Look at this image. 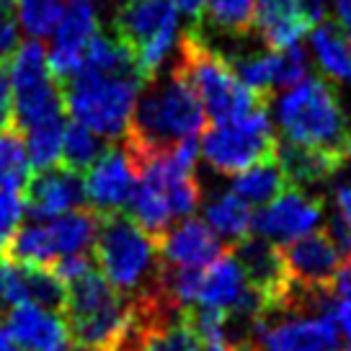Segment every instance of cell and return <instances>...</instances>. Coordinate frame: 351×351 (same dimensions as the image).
<instances>
[{
  "instance_id": "9",
  "label": "cell",
  "mask_w": 351,
  "mask_h": 351,
  "mask_svg": "<svg viewBox=\"0 0 351 351\" xmlns=\"http://www.w3.org/2000/svg\"><path fill=\"white\" fill-rule=\"evenodd\" d=\"M256 346L263 351H341V330L330 313H274L256 315Z\"/></svg>"
},
{
  "instance_id": "34",
  "label": "cell",
  "mask_w": 351,
  "mask_h": 351,
  "mask_svg": "<svg viewBox=\"0 0 351 351\" xmlns=\"http://www.w3.org/2000/svg\"><path fill=\"white\" fill-rule=\"evenodd\" d=\"M19 47V11L16 0H0V65H5Z\"/></svg>"
},
{
  "instance_id": "7",
  "label": "cell",
  "mask_w": 351,
  "mask_h": 351,
  "mask_svg": "<svg viewBox=\"0 0 351 351\" xmlns=\"http://www.w3.org/2000/svg\"><path fill=\"white\" fill-rule=\"evenodd\" d=\"M199 137L202 158L212 171L225 176L241 173L243 168L258 163L263 158H274L279 143L269 104H258L238 119L209 121Z\"/></svg>"
},
{
  "instance_id": "6",
  "label": "cell",
  "mask_w": 351,
  "mask_h": 351,
  "mask_svg": "<svg viewBox=\"0 0 351 351\" xmlns=\"http://www.w3.org/2000/svg\"><path fill=\"white\" fill-rule=\"evenodd\" d=\"M65 287L67 297L62 315L70 328V339L77 346L117 349L132 318L130 300L117 292L109 279L96 269L86 271Z\"/></svg>"
},
{
  "instance_id": "16",
  "label": "cell",
  "mask_w": 351,
  "mask_h": 351,
  "mask_svg": "<svg viewBox=\"0 0 351 351\" xmlns=\"http://www.w3.org/2000/svg\"><path fill=\"white\" fill-rule=\"evenodd\" d=\"M23 197H26V217L32 219H52L62 212L88 204L83 173L62 163L32 176L29 186L23 189Z\"/></svg>"
},
{
  "instance_id": "48",
  "label": "cell",
  "mask_w": 351,
  "mask_h": 351,
  "mask_svg": "<svg viewBox=\"0 0 351 351\" xmlns=\"http://www.w3.org/2000/svg\"><path fill=\"white\" fill-rule=\"evenodd\" d=\"M83 3H93V0H83Z\"/></svg>"
},
{
  "instance_id": "26",
  "label": "cell",
  "mask_w": 351,
  "mask_h": 351,
  "mask_svg": "<svg viewBox=\"0 0 351 351\" xmlns=\"http://www.w3.org/2000/svg\"><path fill=\"white\" fill-rule=\"evenodd\" d=\"M204 222L217 232L222 241L232 243L253 235V212L235 191H222L204 207Z\"/></svg>"
},
{
  "instance_id": "47",
  "label": "cell",
  "mask_w": 351,
  "mask_h": 351,
  "mask_svg": "<svg viewBox=\"0 0 351 351\" xmlns=\"http://www.w3.org/2000/svg\"><path fill=\"white\" fill-rule=\"evenodd\" d=\"M251 351H263V349H261V346H253V349H251Z\"/></svg>"
},
{
  "instance_id": "1",
  "label": "cell",
  "mask_w": 351,
  "mask_h": 351,
  "mask_svg": "<svg viewBox=\"0 0 351 351\" xmlns=\"http://www.w3.org/2000/svg\"><path fill=\"white\" fill-rule=\"evenodd\" d=\"M204 124L207 114L194 88L171 67L165 77L158 73L145 83L121 143L134 163L147 155L163 153L189 137H199Z\"/></svg>"
},
{
  "instance_id": "32",
  "label": "cell",
  "mask_w": 351,
  "mask_h": 351,
  "mask_svg": "<svg viewBox=\"0 0 351 351\" xmlns=\"http://www.w3.org/2000/svg\"><path fill=\"white\" fill-rule=\"evenodd\" d=\"M65 8L67 5L62 0H16L19 21H21L23 32L29 34L32 39L52 36Z\"/></svg>"
},
{
  "instance_id": "18",
  "label": "cell",
  "mask_w": 351,
  "mask_h": 351,
  "mask_svg": "<svg viewBox=\"0 0 351 351\" xmlns=\"http://www.w3.org/2000/svg\"><path fill=\"white\" fill-rule=\"evenodd\" d=\"M160 258L168 266H191L204 269L228 251V243L209 228L204 219L181 217V222L171 225L158 241Z\"/></svg>"
},
{
  "instance_id": "44",
  "label": "cell",
  "mask_w": 351,
  "mask_h": 351,
  "mask_svg": "<svg viewBox=\"0 0 351 351\" xmlns=\"http://www.w3.org/2000/svg\"><path fill=\"white\" fill-rule=\"evenodd\" d=\"M0 351H21L16 346V341L11 339V333L5 330V326H0Z\"/></svg>"
},
{
  "instance_id": "46",
  "label": "cell",
  "mask_w": 351,
  "mask_h": 351,
  "mask_svg": "<svg viewBox=\"0 0 351 351\" xmlns=\"http://www.w3.org/2000/svg\"><path fill=\"white\" fill-rule=\"evenodd\" d=\"M75 351H109V349H101V346H77Z\"/></svg>"
},
{
  "instance_id": "15",
  "label": "cell",
  "mask_w": 351,
  "mask_h": 351,
  "mask_svg": "<svg viewBox=\"0 0 351 351\" xmlns=\"http://www.w3.org/2000/svg\"><path fill=\"white\" fill-rule=\"evenodd\" d=\"M285 266L289 279L310 287H330L333 276L339 271L343 253L339 251L336 241L326 230H310L305 235L295 238L292 243L282 245Z\"/></svg>"
},
{
  "instance_id": "27",
  "label": "cell",
  "mask_w": 351,
  "mask_h": 351,
  "mask_svg": "<svg viewBox=\"0 0 351 351\" xmlns=\"http://www.w3.org/2000/svg\"><path fill=\"white\" fill-rule=\"evenodd\" d=\"M34 176L26 140L19 127H0V189L23 191Z\"/></svg>"
},
{
  "instance_id": "49",
  "label": "cell",
  "mask_w": 351,
  "mask_h": 351,
  "mask_svg": "<svg viewBox=\"0 0 351 351\" xmlns=\"http://www.w3.org/2000/svg\"><path fill=\"white\" fill-rule=\"evenodd\" d=\"M349 351H351V349H349Z\"/></svg>"
},
{
  "instance_id": "17",
  "label": "cell",
  "mask_w": 351,
  "mask_h": 351,
  "mask_svg": "<svg viewBox=\"0 0 351 351\" xmlns=\"http://www.w3.org/2000/svg\"><path fill=\"white\" fill-rule=\"evenodd\" d=\"M5 330L21 351H67L70 328L62 313L36 302H19L5 313Z\"/></svg>"
},
{
  "instance_id": "43",
  "label": "cell",
  "mask_w": 351,
  "mask_h": 351,
  "mask_svg": "<svg viewBox=\"0 0 351 351\" xmlns=\"http://www.w3.org/2000/svg\"><path fill=\"white\" fill-rule=\"evenodd\" d=\"M178 8L181 13H186L191 21L202 19V8H204V0H178Z\"/></svg>"
},
{
  "instance_id": "30",
  "label": "cell",
  "mask_w": 351,
  "mask_h": 351,
  "mask_svg": "<svg viewBox=\"0 0 351 351\" xmlns=\"http://www.w3.org/2000/svg\"><path fill=\"white\" fill-rule=\"evenodd\" d=\"M19 274H21L23 302H36V305L62 313L67 287L47 266H19Z\"/></svg>"
},
{
  "instance_id": "35",
  "label": "cell",
  "mask_w": 351,
  "mask_h": 351,
  "mask_svg": "<svg viewBox=\"0 0 351 351\" xmlns=\"http://www.w3.org/2000/svg\"><path fill=\"white\" fill-rule=\"evenodd\" d=\"M52 274L62 282V285H70L73 279L77 276H83L86 271L93 269V258L88 256V251H80V253H65V256H57L55 261L47 266Z\"/></svg>"
},
{
  "instance_id": "22",
  "label": "cell",
  "mask_w": 351,
  "mask_h": 351,
  "mask_svg": "<svg viewBox=\"0 0 351 351\" xmlns=\"http://www.w3.org/2000/svg\"><path fill=\"white\" fill-rule=\"evenodd\" d=\"M310 52L315 57V65L323 70V75L339 83H351V42L341 32L339 23L326 19L313 23Z\"/></svg>"
},
{
  "instance_id": "2",
  "label": "cell",
  "mask_w": 351,
  "mask_h": 351,
  "mask_svg": "<svg viewBox=\"0 0 351 351\" xmlns=\"http://www.w3.org/2000/svg\"><path fill=\"white\" fill-rule=\"evenodd\" d=\"M279 140L310 147L346 165L351 160V117L323 77H302L274 104Z\"/></svg>"
},
{
  "instance_id": "13",
  "label": "cell",
  "mask_w": 351,
  "mask_h": 351,
  "mask_svg": "<svg viewBox=\"0 0 351 351\" xmlns=\"http://www.w3.org/2000/svg\"><path fill=\"white\" fill-rule=\"evenodd\" d=\"M96 34H99V16L93 11V3L73 0L57 23L52 34V47L47 52L49 70L57 83H65L83 70V57Z\"/></svg>"
},
{
  "instance_id": "20",
  "label": "cell",
  "mask_w": 351,
  "mask_h": 351,
  "mask_svg": "<svg viewBox=\"0 0 351 351\" xmlns=\"http://www.w3.org/2000/svg\"><path fill=\"white\" fill-rule=\"evenodd\" d=\"M263 44L269 49H285L300 44L310 29L300 0H256V21Z\"/></svg>"
},
{
  "instance_id": "31",
  "label": "cell",
  "mask_w": 351,
  "mask_h": 351,
  "mask_svg": "<svg viewBox=\"0 0 351 351\" xmlns=\"http://www.w3.org/2000/svg\"><path fill=\"white\" fill-rule=\"evenodd\" d=\"M106 150L104 137L88 130L86 124L73 121L65 127V137H62V165L73 168L77 173H86L93 165V160Z\"/></svg>"
},
{
  "instance_id": "28",
  "label": "cell",
  "mask_w": 351,
  "mask_h": 351,
  "mask_svg": "<svg viewBox=\"0 0 351 351\" xmlns=\"http://www.w3.org/2000/svg\"><path fill=\"white\" fill-rule=\"evenodd\" d=\"M62 137H65V117L23 130V140H26L34 171H47L62 163Z\"/></svg>"
},
{
  "instance_id": "11",
  "label": "cell",
  "mask_w": 351,
  "mask_h": 351,
  "mask_svg": "<svg viewBox=\"0 0 351 351\" xmlns=\"http://www.w3.org/2000/svg\"><path fill=\"white\" fill-rule=\"evenodd\" d=\"M197 305L217 307V310H225L230 315H258L266 307V300L245 279L243 266L228 245V251L219 258L204 266Z\"/></svg>"
},
{
  "instance_id": "4",
  "label": "cell",
  "mask_w": 351,
  "mask_h": 351,
  "mask_svg": "<svg viewBox=\"0 0 351 351\" xmlns=\"http://www.w3.org/2000/svg\"><path fill=\"white\" fill-rule=\"evenodd\" d=\"M176 52L173 70L194 88L209 121L238 119L258 104H269V99H261L243 83L230 60L212 49L197 29L178 36Z\"/></svg>"
},
{
  "instance_id": "25",
  "label": "cell",
  "mask_w": 351,
  "mask_h": 351,
  "mask_svg": "<svg viewBox=\"0 0 351 351\" xmlns=\"http://www.w3.org/2000/svg\"><path fill=\"white\" fill-rule=\"evenodd\" d=\"M0 258H5L8 263H19V266H49L57 258L49 225H44L42 219L21 225L11 235V241L0 248Z\"/></svg>"
},
{
  "instance_id": "42",
  "label": "cell",
  "mask_w": 351,
  "mask_h": 351,
  "mask_svg": "<svg viewBox=\"0 0 351 351\" xmlns=\"http://www.w3.org/2000/svg\"><path fill=\"white\" fill-rule=\"evenodd\" d=\"M11 310V297H8V266L0 258V315Z\"/></svg>"
},
{
  "instance_id": "36",
  "label": "cell",
  "mask_w": 351,
  "mask_h": 351,
  "mask_svg": "<svg viewBox=\"0 0 351 351\" xmlns=\"http://www.w3.org/2000/svg\"><path fill=\"white\" fill-rule=\"evenodd\" d=\"M0 127H16L13 124V86L5 65H0Z\"/></svg>"
},
{
  "instance_id": "45",
  "label": "cell",
  "mask_w": 351,
  "mask_h": 351,
  "mask_svg": "<svg viewBox=\"0 0 351 351\" xmlns=\"http://www.w3.org/2000/svg\"><path fill=\"white\" fill-rule=\"evenodd\" d=\"M111 5H114V11H119L121 5H127V3H130V0H109Z\"/></svg>"
},
{
  "instance_id": "19",
  "label": "cell",
  "mask_w": 351,
  "mask_h": 351,
  "mask_svg": "<svg viewBox=\"0 0 351 351\" xmlns=\"http://www.w3.org/2000/svg\"><path fill=\"white\" fill-rule=\"evenodd\" d=\"M230 251L235 253L238 263L243 266V274L251 282V287L256 292H261L266 305L276 302L289 285L282 245L263 241L258 235H248L243 241L232 243Z\"/></svg>"
},
{
  "instance_id": "21",
  "label": "cell",
  "mask_w": 351,
  "mask_h": 351,
  "mask_svg": "<svg viewBox=\"0 0 351 351\" xmlns=\"http://www.w3.org/2000/svg\"><path fill=\"white\" fill-rule=\"evenodd\" d=\"M130 215L155 243L163 238V232L173 225V212L168 204L163 184L153 173H137V184L130 197Z\"/></svg>"
},
{
  "instance_id": "39",
  "label": "cell",
  "mask_w": 351,
  "mask_h": 351,
  "mask_svg": "<svg viewBox=\"0 0 351 351\" xmlns=\"http://www.w3.org/2000/svg\"><path fill=\"white\" fill-rule=\"evenodd\" d=\"M336 212L351 225V181L336 189Z\"/></svg>"
},
{
  "instance_id": "38",
  "label": "cell",
  "mask_w": 351,
  "mask_h": 351,
  "mask_svg": "<svg viewBox=\"0 0 351 351\" xmlns=\"http://www.w3.org/2000/svg\"><path fill=\"white\" fill-rule=\"evenodd\" d=\"M333 0H300V5H302V13H305V19L313 23L323 21L326 16H328V8Z\"/></svg>"
},
{
  "instance_id": "10",
  "label": "cell",
  "mask_w": 351,
  "mask_h": 351,
  "mask_svg": "<svg viewBox=\"0 0 351 351\" xmlns=\"http://www.w3.org/2000/svg\"><path fill=\"white\" fill-rule=\"evenodd\" d=\"M323 219V197H313L300 186H289L253 215V235L276 245H287L315 230Z\"/></svg>"
},
{
  "instance_id": "5",
  "label": "cell",
  "mask_w": 351,
  "mask_h": 351,
  "mask_svg": "<svg viewBox=\"0 0 351 351\" xmlns=\"http://www.w3.org/2000/svg\"><path fill=\"white\" fill-rule=\"evenodd\" d=\"M145 83L140 73H77L62 83L65 111L104 140H119Z\"/></svg>"
},
{
  "instance_id": "33",
  "label": "cell",
  "mask_w": 351,
  "mask_h": 351,
  "mask_svg": "<svg viewBox=\"0 0 351 351\" xmlns=\"http://www.w3.org/2000/svg\"><path fill=\"white\" fill-rule=\"evenodd\" d=\"M26 219V197L23 191L0 189V248L11 241V235Z\"/></svg>"
},
{
  "instance_id": "12",
  "label": "cell",
  "mask_w": 351,
  "mask_h": 351,
  "mask_svg": "<svg viewBox=\"0 0 351 351\" xmlns=\"http://www.w3.org/2000/svg\"><path fill=\"white\" fill-rule=\"evenodd\" d=\"M83 184L86 202L101 215L119 212L130 204L132 189L137 184V171L121 137L111 140V145H106V150L93 160V165L83 173Z\"/></svg>"
},
{
  "instance_id": "23",
  "label": "cell",
  "mask_w": 351,
  "mask_h": 351,
  "mask_svg": "<svg viewBox=\"0 0 351 351\" xmlns=\"http://www.w3.org/2000/svg\"><path fill=\"white\" fill-rule=\"evenodd\" d=\"M287 186H289V178L274 155V158H263L232 176L230 191H235L251 207H263L279 197Z\"/></svg>"
},
{
  "instance_id": "29",
  "label": "cell",
  "mask_w": 351,
  "mask_h": 351,
  "mask_svg": "<svg viewBox=\"0 0 351 351\" xmlns=\"http://www.w3.org/2000/svg\"><path fill=\"white\" fill-rule=\"evenodd\" d=\"M202 19L219 32L245 36L256 21V0H204Z\"/></svg>"
},
{
  "instance_id": "8",
  "label": "cell",
  "mask_w": 351,
  "mask_h": 351,
  "mask_svg": "<svg viewBox=\"0 0 351 351\" xmlns=\"http://www.w3.org/2000/svg\"><path fill=\"white\" fill-rule=\"evenodd\" d=\"M178 0H130L114 13V34L130 47L147 80L160 73L178 44Z\"/></svg>"
},
{
  "instance_id": "24",
  "label": "cell",
  "mask_w": 351,
  "mask_h": 351,
  "mask_svg": "<svg viewBox=\"0 0 351 351\" xmlns=\"http://www.w3.org/2000/svg\"><path fill=\"white\" fill-rule=\"evenodd\" d=\"M47 225H49V232H52L57 256L80 253L93 248L101 228V212L93 209L90 204H80V207L70 209V212H62V215L52 217Z\"/></svg>"
},
{
  "instance_id": "41",
  "label": "cell",
  "mask_w": 351,
  "mask_h": 351,
  "mask_svg": "<svg viewBox=\"0 0 351 351\" xmlns=\"http://www.w3.org/2000/svg\"><path fill=\"white\" fill-rule=\"evenodd\" d=\"M251 349H248V346H241V343H235V341H230V339L202 341V351H251Z\"/></svg>"
},
{
  "instance_id": "14",
  "label": "cell",
  "mask_w": 351,
  "mask_h": 351,
  "mask_svg": "<svg viewBox=\"0 0 351 351\" xmlns=\"http://www.w3.org/2000/svg\"><path fill=\"white\" fill-rule=\"evenodd\" d=\"M235 73L261 99L274 96L276 88H289L307 75V55L300 44L285 49H266L258 55H243L235 60Z\"/></svg>"
},
{
  "instance_id": "37",
  "label": "cell",
  "mask_w": 351,
  "mask_h": 351,
  "mask_svg": "<svg viewBox=\"0 0 351 351\" xmlns=\"http://www.w3.org/2000/svg\"><path fill=\"white\" fill-rule=\"evenodd\" d=\"M330 315L336 320L341 336L351 343V300L349 297H336V300H333V307H330Z\"/></svg>"
},
{
  "instance_id": "3",
  "label": "cell",
  "mask_w": 351,
  "mask_h": 351,
  "mask_svg": "<svg viewBox=\"0 0 351 351\" xmlns=\"http://www.w3.org/2000/svg\"><path fill=\"white\" fill-rule=\"evenodd\" d=\"M93 261L111 287L127 300L153 292L160 282L163 258L158 243L134 222L130 212L101 215V228L93 243Z\"/></svg>"
},
{
  "instance_id": "40",
  "label": "cell",
  "mask_w": 351,
  "mask_h": 351,
  "mask_svg": "<svg viewBox=\"0 0 351 351\" xmlns=\"http://www.w3.org/2000/svg\"><path fill=\"white\" fill-rule=\"evenodd\" d=\"M333 5H336V23L351 42V0H333Z\"/></svg>"
}]
</instances>
